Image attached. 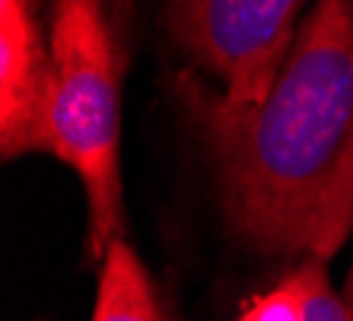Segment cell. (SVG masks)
I'll return each instance as SVG.
<instances>
[{"label": "cell", "instance_id": "1", "mask_svg": "<svg viewBox=\"0 0 353 321\" xmlns=\"http://www.w3.org/2000/svg\"><path fill=\"white\" fill-rule=\"evenodd\" d=\"M232 229L261 251L328 261L353 229V0H315L261 102L179 80Z\"/></svg>", "mask_w": 353, "mask_h": 321}, {"label": "cell", "instance_id": "2", "mask_svg": "<svg viewBox=\"0 0 353 321\" xmlns=\"http://www.w3.org/2000/svg\"><path fill=\"white\" fill-rule=\"evenodd\" d=\"M48 153L80 175L90 204V258L124 239L121 41L112 0H51Z\"/></svg>", "mask_w": 353, "mask_h": 321}, {"label": "cell", "instance_id": "3", "mask_svg": "<svg viewBox=\"0 0 353 321\" xmlns=\"http://www.w3.org/2000/svg\"><path fill=\"white\" fill-rule=\"evenodd\" d=\"M309 0H169L175 39L223 83L230 102H261L296 41Z\"/></svg>", "mask_w": 353, "mask_h": 321}, {"label": "cell", "instance_id": "4", "mask_svg": "<svg viewBox=\"0 0 353 321\" xmlns=\"http://www.w3.org/2000/svg\"><path fill=\"white\" fill-rule=\"evenodd\" d=\"M51 41L35 0H0V149L3 159L48 153Z\"/></svg>", "mask_w": 353, "mask_h": 321}, {"label": "cell", "instance_id": "5", "mask_svg": "<svg viewBox=\"0 0 353 321\" xmlns=\"http://www.w3.org/2000/svg\"><path fill=\"white\" fill-rule=\"evenodd\" d=\"M99 264V289L90 321H163L153 280L128 242L115 239Z\"/></svg>", "mask_w": 353, "mask_h": 321}, {"label": "cell", "instance_id": "6", "mask_svg": "<svg viewBox=\"0 0 353 321\" xmlns=\"http://www.w3.org/2000/svg\"><path fill=\"white\" fill-rule=\"evenodd\" d=\"M309 289L312 258H305L283 283L252 299L236 321H309Z\"/></svg>", "mask_w": 353, "mask_h": 321}, {"label": "cell", "instance_id": "7", "mask_svg": "<svg viewBox=\"0 0 353 321\" xmlns=\"http://www.w3.org/2000/svg\"><path fill=\"white\" fill-rule=\"evenodd\" d=\"M309 321H353L344 296H337L325 273V261L312 258V289H309Z\"/></svg>", "mask_w": 353, "mask_h": 321}, {"label": "cell", "instance_id": "8", "mask_svg": "<svg viewBox=\"0 0 353 321\" xmlns=\"http://www.w3.org/2000/svg\"><path fill=\"white\" fill-rule=\"evenodd\" d=\"M344 299H347V305H350V312H353V271H350V277H347V293H344Z\"/></svg>", "mask_w": 353, "mask_h": 321}]
</instances>
